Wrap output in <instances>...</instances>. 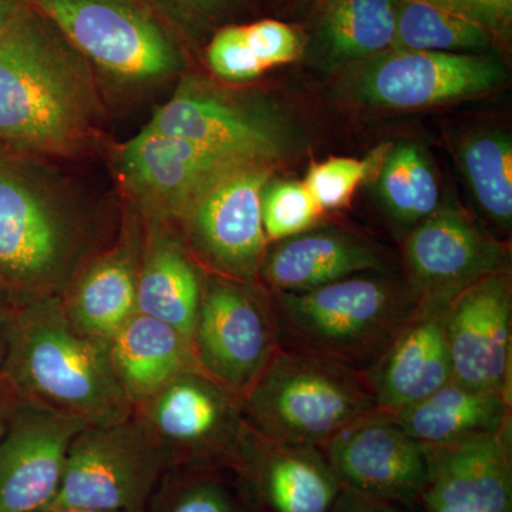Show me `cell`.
<instances>
[{
	"mask_svg": "<svg viewBox=\"0 0 512 512\" xmlns=\"http://www.w3.org/2000/svg\"><path fill=\"white\" fill-rule=\"evenodd\" d=\"M320 50L336 62H355L392 49L396 0H313Z\"/></svg>",
	"mask_w": 512,
	"mask_h": 512,
	"instance_id": "26",
	"label": "cell"
},
{
	"mask_svg": "<svg viewBox=\"0 0 512 512\" xmlns=\"http://www.w3.org/2000/svg\"><path fill=\"white\" fill-rule=\"evenodd\" d=\"M323 448L326 463L346 490L386 503L421 500L427 484L424 447L387 414L353 421Z\"/></svg>",
	"mask_w": 512,
	"mask_h": 512,
	"instance_id": "12",
	"label": "cell"
},
{
	"mask_svg": "<svg viewBox=\"0 0 512 512\" xmlns=\"http://www.w3.org/2000/svg\"><path fill=\"white\" fill-rule=\"evenodd\" d=\"M379 192L387 210L400 221L421 222L439 210L436 174L414 144H400L384 156Z\"/></svg>",
	"mask_w": 512,
	"mask_h": 512,
	"instance_id": "28",
	"label": "cell"
},
{
	"mask_svg": "<svg viewBox=\"0 0 512 512\" xmlns=\"http://www.w3.org/2000/svg\"><path fill=\"white\" fill-rule=\"evenodd\" d=\"M423 2L433 3V0H423Z\"/></svg>",
	"mask_w": 512,
	"mask_h": 512,
	"instance_id": "43",
	"label": "cell"
},
{
	"mask_svg": "<svg viewBox=\"0 0 512 512\" xmlns=\"http://www.w3.org/2000/svg\"><path fill=\"white\" fill-rule=\"evenodd\" d=\"M461 164L478 204L500 224L512 218V146L510 138L485 133L461 147Z\"/></svg>",
	"mask_w": 512,
	"mask_h": 512,
	"instance_id": "29",
	"label": "cell"
},
{
	"mask_svg": "<svg viewBox=\"0 0 512 512\" xmlns=\"http://www.w3.org/2000/svg\"><path fill=\"white\" fill-rule=\"evenodd\" d=\"M0 373L25 402L109 426L136 409L111 363L109 342L74 329L62 296L19 305Z\"/></svg>",
	"mask_w": 512,
	"mask_h": 512,
	"instance_id": "2",
	"label": "cell"
},
{
	"mask_svg": "<svg viewBox=\"0 0 512 512\" xmlns=\"http://www.w3.org/2000/svg\"><path fill=\"white\" fill-rule=\"evenodd\" d=\"M245 40L266 69L293 62L302 55L303 37L293 26L274 19L242 25Z\"/></svg>",
	"mask_w": 512,
	"mask_h": 512,
	"instance_id": "34",
	"label": "cell"
},
{
	"mask_svg": "<svg viewBox=\"0 0 512 512\" xmlns=\"http://www.w3.org/2000/svg\"><path fill=\"white\" fill-rule=\"evenodd\" d=\"M375 158L359 161L355 158H329L309 168L305 187L311 192L320 210H338L352 200L356 188L375 168Z\"/></svg>",
	"mask_w": 512,
	"mask_h": 512,
	"instance_id": "32",
	"label": "cell"
},
{
	"mask_svg": "<svg viewBox=\"0 0 512 512\" xmlns=\"http://www.w3.org/2000/svg\"><path fill=\"white\" fill-rule=\"evenodd\" d=\"M89 63L32 5L0 33V140L32 153L82 147L99 119Z\"/></svg>",
	"mask_w": 512,
	"mask_h": 512,
	"instance_id": "1",
	"label": "cell"
},
{
	"mask_svg": "<svg viewBox=\"0 0 512 512\" xmlns=\"http://www.w3.org/2000/svg\"><path fill=\"white\" fill-rule=\"evenodd\" d=\"M168 468L167 454L136 414L109 426L86 427L69 448L62 487L49 511L144 510Z\"/></svg>",
	"mask_w": 512,
	"mask_h": 512,
	"instance_id": "7",
	"label": "cell"
},
{
	"mask_svg": "<svg viewBox=\"0 0 512 512\" xmlns=\"http://www.w3.org/2000/svg\"><path fill=\"white\" fill-rule=\"evenodd\" d=\"M269 164H248L212 181L180 220L192 249L224 278L252 282L266 255L262 192Z\"/></svg>",
	"mask_w": 512,
	"mask_h": 512,
	"instance_id": "8",
	"label": "cell"
},
{
	"mask_svg": "<svg viewBox=\"0 0 512 512\" xmlns=\"http://www.w3.org/2000/svg\"><path fill=\"white\" fill-rule=\"evenodd\" d=\"M390 419L421 446H444L510 427V396L451 380Z\"/></svg>",
	"mask_w": 512,
	"mask_h": 512,
	"instance_id": "24",
	"label": "cell"
},
{
	"mask_svg": "<svg viewBox=\"0 0 512 512\" xmlns=\"http://www.w3.org/2000/svg\"><path fill=\"white\" fill-rule=\"evenodd\" d=\"M150 218L144 235L137 279V312L163 320L192 345L200 309L202 282L180 242Z\"/></svg>",
	"mask_w": 512,
	"mask_h": 512,
	"instance_id": "23",
	"label": "cell"
},
{
	"mask_svg": "<svg viewBox=\"0 0 512 512\" xmlns=\"http://www.w3.org/2000/svg\"><path fill=\"white\" fill-rule=\"evenodd\" d=\"M94 73L126 90L160 86L187 69L185 45L144 0H29Z\"/></svg>",
	"mask_w": 512,
	"mask_h": 512,
	"instance_id": "5",
	"label": "cell"
},
{
	"mask_svg": "<svg viewBox=\"0 0 512 512\" xmlns=\"http://www.w3.org/2000/svg\"><path fill=\"white\" fill-rule=\"evenodd\" d=\"M181 42L212 36L237 9L239 0H144Z\"/></svg>",
	"mask_w": 512,
	"mask_h": 512,
	"instance_id": "31",
	"label": "cell"
},
{
	"mask_svg": "<svg viewBox=\"0 0 512 512\" xmlns=\"http://www.w3.org/2000/svg\"><path fill=\"white\" fill-rule=\"evenodd\" d=\"M245 282H202L192 349L202 373L244 396L268 365L276 345L275 320Z\"/></svg>",
	"mask_w": 512,
	"mask_h": 512,
	"instance_id": "9",
	"label": "cell"
},
{
	"mask_svg": "<svg viewBox=\"0 0 512 512\" xmlns=\"http://www.w3.org/2000/svg\"><path fill=\"white\" fill-rule=\"evenodd\" d=\"M20 402H22V399H20L19 394L13 389L8 379L0 373V439L8 429L10 420H12Z\"/></svg>",
	"mask_w": 512,
	"mask_h": 512,
	"instance_id": "39",
	"label": "cell"
},
{
	"mask_svg": "<svg viewBox=\"0 0 512 512\" xmlns=\"http://www.w3.org/2000/svg\"><path fill=\"white\" fill-rule=\"evenodd\" d=\"M205 57L212 72L228 82H249L265 72V67L249 49L242 25L229 23L212 33Z\"/></svg>",
	"mask_w": 512,
	"mask_h": 512,
	"instance_id": "33",
	"label": "cell"
},
{
	"mask_svg": "<svg viewBox=\"0 0 512 512\" xmlns=\"http://www.w3.org/2000/svg\"><path fill=\"white\" fill-rule=\"evenodd\" d=\"M245 163L271 164L284 156V127L266 111L187 77L147 124Z\"/></svg>",
	"mask_w": 512,
	"mask_h": 512,
	"instance_id": "10",
	"label": "cell"
},
{
	"mask_svg": "<svg viewBox=\"0 0 512 512\" xmlns=\"http://www.w3.org/2000/svg\"><path fill=\"white\" fill-rule=\"evenodd\" d=\"M377 412L396 414L453 380L444 313L416 312L394 333L366 375Z\"/></svg>",
	"mask_w": 512,
	"mask_h": 512,
	"instance_id": "19",
	"label": "cell"
},
{
	"mask_svg": "<svg viewBox=\"0 0 512 512\" xmlns=\"http://www.w3.org/2000/svg\"><path fill=\"white\" fill-rule=\"evenodd\" d=\"M119 171L148 218H180L188 204L218 177L245 163L183 138L144 127L120 147Z\"/></svg>",
	"mask_w": 512,
	"mask_h": 512,
	"instance_id": "14",
	"label": "cell"
},
{
	"mask_svg": "<svg viewBox=\"0 0 512 512\" xmlns=\"http://www.w3.org/2000/svg\"><path fill=\"white\" fill-rule=\"evenodd\" d=\"M111 363L134 409L187 373H202L190 340L163 320L136 312L109 340Z\"/></svg>",
	"mask_w": 512,
	"mask_h": 512,
	"instance_id": "21",
	"label": "cell"
},
{
	"mask_svg": "<svg viewBox=\"0 0 512 512\" xmlns=\"http://www.w3.org/2000/svg\"><path fill=\"white\" fill-rule=\"evenodd\" d=\"M433 5L473 20L491 35L510 30L512 0H433Z\"/></svg>",
	"mask_w": 512,
	"mask_h": 512,
	"instance_id": "36",
	"label": "cell"
},
{
	"mask_svg": "<svg viewBox=\"0 0 512 512\" xmlns=\"http://www.w3.org/2000/svg\"><path fill=\"white\" fill-rule=\"evenodd\" d=\"M406 259L416 312L426 315L446 313L471 285L504 271L497 244L454 211H437L421 221L407 238Z\"/></svg>",
	"mask_w": 512,
	"mask_h": 512,
	"instance_id": "16",
	"label": "cell"
},
{
	"mask_svg": "<svg viewBox=\"0 0 512 512\" xmlns=\"http://www.w3.org/2000/svg\"><path fill=\"white\" fill-rule=\"evenodd\" d=\"M382 256L340 232H303L266 252L261 274L279 292H303L367 271H383Z\"/></svg>",
	"mask_w": 512,
	"mask_h": 512,
	"instance_id": "22",
	"label": "cell"
},
{
	"mask_svg": "<svg viewBox=\"0 0 512 512\" xmlns=\"http://www.w3.org/2000/svg\"><path fill=\"white\" fill-rule=\"evenodd\" d=\"M18 308L19 303L16 302V299L0 286V369L5 360L6 350H8L10 330H12Z\"/></svg>",
	"mask_w": 512,
	"mask_h": 512,
	"instance_id": "38",
	"label": "cell"
},
{
	"mask_svg": "<svg viewBox=\"0 0 512 512\" xmlns=\"http://www.w3.org/2000/svg\"><path fill=\"white\" fill-rule=\"evenodd\" d=\"M255 457L247 453L242 468L272 512H330L343 487L325 458L312 447L275 446Z\"/></svg>",
	"mask_w": 512,
	"mask_h": 512,
	"instance_id": "25",
	"label": "cell"
},
{
	"mask_svg": "<svg viewBox=\"0 0 512 512\" xmlns=\"http://www.w3.org/2000/svg\"><path fill=\"white\" fill-rule=\"evenodd\" d=\"M237 394L200 372L177 377L136 409L138 420L167 454L171 467L231 457L242 464L235 443Z\"/></svg>",
	"mask_w": 512,
	"mask_h": 512,
	"instance_id": "11",
	"label": "cell"
},
{
	"mask_svg": "<svg viewBox=\"0 0 512 512\" xmlns=\"http://www.w3.org/2000/svg\"><path fill=\"white\" fill-rule=\"evenodd\" d=\"M144 235L128 225L107 251L80 268L63 293L64 312L77 332L109 342L137 312V279Z\"/></svg>",
	"mask_w": 512,
	"mask_h": 512,
	"instance_id": "20",
	"label": "cell"
},
{
	"mask_svg": "<svg viewBox=\"0 0 512 512\" xmlns=\"http://www.w3.org/2000/svg\"><path fill=\"white\" fill-rule=\"evenodd\" d=\"M392 50L360 77V96L390 109H420L478 96L505 79L500 63L470 53Z\"/></svg>",
	"mask_w": 512,
	"mask_h": 512,
	"instance_id": "15",
	"label": "cell"
},
{
	"mask_svg": "<svg viewBox=\"0 0 512 512\" xmlns=\"http://www.w3.org/2000/svg\"><path fill=\"white\" fill-rule=\"evenodd\" d=\"M87 245L82 218L47 180L0 163V286L19 305L63 296Z\"/></svg>",
	"mask_w": 512,
	"mask_h": 512,
	"instance_id": "4",
	"label": "cell"
},
{
	"mask_svg": "<svg viewBox=\"0 0 512 512\" xmlns=\"http://www.w3.org/2000/svg\"><path fill=\"white\" fill-rule=\"evenodd\" d=\"M319 205L299 181H278L262 192V224L266 238L272 241L296 237L318 221Z\"/></svg>",
	"mask_w": 512,
	"mask_h": 512,
	"instance_id": "30",
	"label": "cell"
},
{
	"mask_svg": "<svg viewBox=\"0 0 512 512\" xmlns=\"http://www.w3.org/2000/svg\"><path fill=\"white\" fill-rule=\"evenodd\" d=\"M47 512H146L144 510H133V511H104V510H87V508H59V510H52Z\"/></svg>",
	"mask_w": 512,
	"mask_h": 512,
	"instance_id": "42",
	"label": "cell"
},
{
	"mask_svg": "<svg viewBox=\"0 0 512 512\" xmlns=\"http://www.w3.org/2000/svg\"><path fill=\"white\" fill-rule=\"evenodd\" d=\"M286 329L311 353L350 365L379 356L416 313V299L386 279L350 276L303 292H281Z\"/></svg>",
	"mask_w": 512,
	"mask_h": 512,
	"instance_id": "6",
	"label": "cell"
},
{
	"mask_svg": "<svg viewBox=\"0 0 512 512\" xmlns=\"http://www.w3.org/2000/svg\"><path fill=\"white\" fill-rule=\"evenodd\" d=\"M29 5V0H0V33Z\"/></svg>",
	"mask_w": 512,
	"mask_h": 512,
	"instance_id": "40",
	"label": "cell"
},
{
	"mask_svg": "<svg viewBox=\"0 0 512 512\" xmlns=\"http://www.w3.org/2000/svg\"><path fill=\"white\" fill-rule=\"evenodd\" d=\"M241 410L266 443L313 447L377 406L367 377L353 367L278 348L241 397Z\"/></svg>",
	"mask_w": 512,
	"mask_h": 512,
	"instance_id": "3",
	"label": "cell"
},
{
	"mask_svg": "<svg viewBox=\"0 0 512 512\" xmlns=\"http://www.w3.org/2000/svg\"><path fill=\"white\" fill-rule=\"evenodd\" d=\"M427 512H477L467 510V508L453 507V505H443L436 503H423Z\"/></svg>",
	"mask_w": 512,
	"mask_h": 512,
	"instance_id": "41",
	"label": "cell"
},
{
	"mask_svg": "<svg viewBox=\"0 0 512 512\" xmlns=\"http://www.w3.org/2000/svg\"><path fill=\"white\" fill-rule=\"evenodd\" d=\"M156 512H237L221 484L211 480L185 481L160 498Z\"/></svg>",
	"mask_w": 512,
	"mask_h": 512,
	"instance_id": "35",
	"label": "cell"
},
{
	"mask_svg": "<svg viewBox=\"0 0 512 512\" xmlns=\"http://www.w3.org/2000/svg\"><path fill=\"white\" fill-rule=\"evenodd\" d=\"M423 447L427 484L421 503L512 512L510 427L444 446Z\"/></svg>",
	"mask_w": 512,
	"mask_h": 512,
	"instance_id": "18",
	"label": "cell"
},
{
	"mask_svg": "<svg viewBox=\"0 0 512 512\" xmlns=\"http://www.w3.org/2000/svg\"><path fill=\"white\" fill-rule=\"evenodd\" d=\"M510 275L495 272L458 295L444 313L453 380L510 396Z\"/></svg>",
	"mask_w": 512,
	"mask_h": 512,
	"instance_id": "17",
	"label": "cell"
},
{
	"mask_svg": "<svg viewBox=\"0 0 512 512\" xmlns=\"http://www.w3.org/2000/svg\"><path fill=\"white\" fill-rule=\"evenodd\" d=\"M89 424L20 402L0 439V512H46L62 487L74 437Z\"/></svg>",
	"mask_w": 512,
	"mask_h": 512,
	"instance_id": "13",
	"label": "cell"
},
{
	"mask_svg": "<svg viewBox=\"0 0 512 512\" xmlns=\"http://www.w3.org/2000/svg\"><path fill=\"white\" fill-rule=\"evenodd\" d=\"M490 42L491 33L473 20L423 0H396L393 50L466 53Z\"/></svg>",
	"mask_w": 512,
	"mask_h": 512,
	"instance_id": "27",
	"label": "cell"
},
{
	"mask_svg": "<svg viewBox=\"0 0 512 512\" xmlns=\"http://www.w3.org/2000/svg\"><path fill=\"white\" fill-rule=\"evenodd\" d=\"M386 501L365 497L343 488L330 512H397Z\"/></svg>",
	"mask_w": 512,
	"mask_h": 512,
	"instance_id": "37",
	"label": "cell"
}]
</instances>
